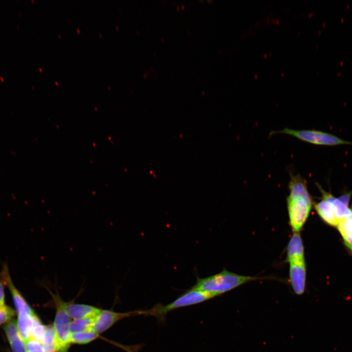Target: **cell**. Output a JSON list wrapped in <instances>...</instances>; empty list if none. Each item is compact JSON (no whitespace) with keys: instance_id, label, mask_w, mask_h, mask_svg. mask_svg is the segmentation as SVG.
I'll return each instance as SVG.
<instances>
[{"instance_id":"obj_1","label":"cell","mask_w":352,"mask_h":352,"mask_svg":"<svg viewBox=\"0 0 352 352\" xmlns=\"http://www.w3.org/2000/svg\"><path fill=\"white\" fill-rule=\"evenodd\" d=\"M288 189L286 204L289 225L293 232L300 233L308 217L313 202L305 180L300 175H291Z\"/></svg>"},{"instance_id":"obj_2","label":"cell","mask_w":352,"mask_h":352,"mask_svg":"<svg viewBox=\"0 0 352 352\" xmlns=\"http://www.w3.org/2000/svg\"><path fill=\"white\" fill-rule=\"evenodd\" d=\"M259 279V277L239 275L223 269L208 277H198L196 284L191 288L208 292L216 297L246 283Z\"/></svg>"},{"instance_id":"obj_3","label":"cell","mask_w":352,"mask_h":352,"mask_svg":"<svg viewBox=\"0 0 352 352\" xmlns=\"http://www.w3.org/2000/svg\"><path fill=\"white\" fill-rule=\"evenodd\" d=\"M214 297L209 292L191 288L171 303L165 305L157 304L151 308L138 310V315L153 316L159 321H163L166 315L172 310L200 303Z\"/></svg>"},{"instance_id":"obj_4","label":"cell","mask_w":352,"mask_h":352,"mask_svg":"<svg viewBox=\"0 0 352 352\" xmlns=\"http://www.w3.org/2000/svg\"><path fill=\"white\" fill-rule=\"evenodd\" d=\"M284 133L293 136L302 141L315 145L334 146L352 144V142L343 140L331 134L315 130H295L285 128L271 133Z\"/></svg>"},{"instance_id":"obj_5","label":"cell","mask_w":352,"mask_h":352,"mask_svg":"<svg viewBox=\"0 0 352 352\" xmlns=\"http://www.w3.org/2000/svg\"><path fill=\"white\" fill-rule=\"evenodd\" d=\"M58 303L54 323L55 332V348L57 352H66L70 342V318L58 297L54 296Z\"/></svg>"},{"instance_id":"obj_6","label":"cell","mask_w":352,"mask_h":352,"mask_svg":"<svg viewBox=\"0 0 352 352\" xmlns=\"http://www.w3.org/2000/svg\"><path fill=\"white\" fill-rule=\"evenodd\" d=\"M0 279L3 282L12 295L14 304L19 313H25L31 317L36 315L27 303L23 297L15 287L10 275L8 266L6 263H3L0 272Z\"/></svg>"},{"instance_id":"obj_7","label":"cell","mask_w":352,"mask_h":352,"mask_svg":"<svg viewBox=\"0 0 352 352\" xmlns=\"http://www.w3.org/2000/svg\"><path fill=\"white\" fill-rule=\"evenodd\" d=\"M289 276L291 286L297 295L305 291L306 281V264L305 259L294 260L288 262Z\"/></svg>"},{"instance_id":"obj_8","label":"cell","mask_w":352,"mask_h":352,"mask_svg":"<svg viewBox=\"0 0 352 352\" xmlns=\"http://www.w3.org/2000/svg\"><path fill=\"white\" fill-rule=\"evenodd\" d=\"M136 315H138V310L121 313L107 310H101L95 317L91 327L90 331L97 334L101 333L118 320L126 317Z\"/></svg>"},{"instance_id":"obj_9","label":"cell","mask_w":352,"mask_h":352,"mask_svg":"<svg viewBox=\"0 0 352 352\" xmlns=\"http://www.w3.org/2000/svg\"><path fill=\"white\" fill-rule=\"evenodd\" d=\"M322 195V199L314 204V208L318 215L326 223L333 226H337L340 220L336 215L334 206L327 197L325 191L317 185Z\"/></svg>"},{"instance_id":"obj_10","label":"cell","mask_w":352,"mask_h":352,"mask_svg":"<svg viewBox=\"0 0 352 352\" xmlns=\"http://www.w3.org/2000/svg\"><path fill=\"white\" fill-rule=\"evenodd\" d=\"M62 305L68 315L75 319L95 318L102 310L85 305L66 304L63 302Z\"/></svg>"},{"instance_id":"obj_11","label":"cell","mask_w":352,"mask_h":352,"mask_svg":"<svg viewBox=\"0 0 352 352\" xmlns=\"http://www.w3.org/2000/svg\"><path fill=\"white\" fill-rule=\"evenodd\" d=\"M305 259L304 247L300 233L293 232L287 244L286 261Z\"/></svg>"},{"instance_id":"obj_12","label":"cell","mask_w":352,"mask_h":352,"mask_svg":"<svg viewBox=\"0 0 352 352\" xmlns=\"http://www.w3.org/2000/svg\"><path fill=\"white\" fill-rule=\"evenodd\" d=\"M17 327L19 332L25 343L31 336V330L33 325V317L25 313H19Z\"/></svg>"},{"instance_id":"obj_13","label":"cell","mask_w":352,"mask_h":352,"mask_svg":"<svg viewBox=\"0 0 352 352\" xmlns=\"http://www.w3.org/2000/svg\"><path fill=\"white\" fill-rule=\"evenodd\" d=\"M337 226L345 244L352 251V215L341 220Z\"/></svg>"},{"instance_id":"obj_14","label":"cell","mask_w":352,"mask_h":352,"mask_svg":"<svg viewBox=\"0 0 352 352\" xmlns=\"http://www.w3.org/2000/svg\"><path fill=\"white\" fill-rule=\"evenodd\" d=\"M95 318L78 319L71 322L69 331L71 333L83 331H90L91 327Z\"/></svg>"},{"instance_id":"obj_15","label":"cell","mask_w":352,"mask_h":352,"mask_svg":"<svg viewBox=\"0 0 352 352\" xmlns=\"http://www.w3.org/2000/svg\"><path fill=\"white\" fill-rule=\"evenodd\" d=\"M97 334L91 331H83L70 334V342L83 344L88 343L97 337Z\"/></svg>"},{"instance_id":"obj_16","label":"cell","mask_w":352,"mask_h":352,"mask_svg":"<svg viewBox=\"0 0 352 352\" xmlns=\"http://www.w3.org/2000/svg\"><path fill=\"white\" fill-rule=\"evenodd\" d=\"M33 325L31 330V336L43 343L45 326L42 324L38 317H33Z\"/></svg>"},{"instance_id":"obj_17","label":"cell","mask_w":352,"mask_h":352,"mask_svg":"<svg viewBox=\"0 0 352 352\" xmlns=\"http://www.w3.org/2000/svg\"><path fill=\"white\" fill-rule=\"evenodd\" d=\"M3 330L9 342L20 335L17 322L15 319L7 322L3 327Z\"/></svg>"},{"instance_id":"obj_18","label":"cell","mask_w":352,"mask_h":352,"mask_svg":"<svg viewBox=\"0 0 352 352\" xmlns=\"http://www.w3.org/2000/svg\"><path fill=\"white\" fill-rule=\"evenodd\" d=\"M25 343L28 352H44L43 344L32 336Z\"/></svg>"},{"instance_id":"obj_19","label":"cell","mask_w":352,"mask_h":352,"mask_svg":"<svg viewBox=\"0 0 352 352\" xmlns=\"http://www.w3.org/2000/svg\"><path fill=\"white\" fill-rule=\"evenodd\" d=\"M15 312L10 307L4 305L0 308V325L8 322L11 320L12 317L14 316Z\"/></svg>"},{"instance_id":"obj_20","label":"cell","mask_w":352,"mask_h":352,"mask_svg":"<svg viewBox=\"0 0 352 352\" xmlns=\"http://www.w3.org/2000/svg\"><path fill=\"white\" fill-rule=\"evenodd\" d=\"M12 352H26L25 342L19 335L9 342Z\"/></svg>"},{"instance_id":"obj_21","label":"cell","mask_w":352,"mask_h":352,"mask_svg":"<svg viewBox=\"0 0 352 352\" xmlns=\"http://www.w3.org/2000/svg\"><path fill=\"white\" fill-rule=\"evenodd\" d=\"M55 332L54 327L50 325L45 326V333L43 341V345H55Z\"/></svg>"},{"instance_id":"obj_22","label":"cell","mask_w":352,"mask_h":352,"mask_svg":"<svg viewBox=\"0 0 352 352\" xmlns=\"http://www.w3.org/2000/svg\"><path fill=\"white\" fill-rule=\"evenodd\" d=\"M4 285L3 282L0 279V308L5 305Z\"/></svg>"},{"instance_id":"obj_23","label":"cell","mask_w":352,"mask_h":352,"mask_svg":"<svg viewBox=\"0 0 352 352\" xmlns=\"http://www.w3.org/2000/svg\"></svg>"}]
</instances>
